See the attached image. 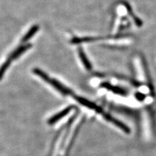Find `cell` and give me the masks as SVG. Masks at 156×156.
Here are the masks:
<instances>
[{
	"label": "cell",
	"mask_w": 156,
	"mask_h": 156,
	"mask_svg": "<svg viewBox=\"0 0 156 156\" xmlns=\"http://www.w3.org/2000/svg\"><path fill=\"white\" fill-rule=\"evenodd\" d=\"M74 98L77 102H79L80 104L87 107V108H89L91 110H94L96 112V113H102V109L101 107L98 106L96 104L93 103V102L88 100L84 98L80 97V96H74Z\"/></svg>",
	"instance_id": "1"
},
{
	"label": "cell",
	"mask_w": 156,
	"mask_h": 156,
	"mask_svg": "<svg viewBox=\"0 0 156 156\" xmlns=\"http://www.w3.org/2000/svg\"><path fill=\"white\" fill-rule=\"evenodd\" d=\"M104 116L107 121H109L110 122L113 123L116 127H118V128H119L120 129L122 130L124 132H125L126 133H129L131 132V130L128 128V127L127 126L126 124H124L123 122H122L121 121L117 120L116 119L113 118V117L111 116L110 115L106 114V113L104 114Z\"/></svg>",
	"instance_id": "2"
},
{
	"label": "cell",
	"mask_w": 156,
	"mask_h": 156,
	"mask_svg": "<svg viewBox=\"0 0 156 156\" xmlns=\"http://www.w3.org/2000/svg\"><path fill=\"white\" fill-rule=\"evenodd\" d=\"M50 83L54 87L55 89L59 91L61 93L65 96H67V95H71L72 92L71 91L70 89H68V88L66 87L65 86L63 85L62 84H61V83L57 81L55 79H51V81L50 82Z\"/></svg>",
	"instance_id": "3"
},
{
	"label": "cell",
	"mask_w": 156,
	"mask_h": 156,
	"mask_svg": "<svg viewBox=\"0 0 156 156\" xmlns=\"http://www.w3.org/2000/svg\"><path fill=\"white\" fill-rule=\"evenodd\" d=\"M72 109V106H69L66 107V108H65L64 110L61 111V112H59V113H58L57 114L51 117V118L48 120V123L50 125L55 124L57 121H58L60 119H61L62 118H63V117H65L66 115L69 113Z\"/></svg>",
	"instance_id": "4"
},
{
	"label": "cell",
	"mask_w": 156,
	"mask_h": 156,
	"mask_svg": "<svg viewBox=\"0 0 156 156\" xmlns=\"http://www.w3.org/2000/svg\"><path fill=\"white\" fill-rule=\"evenodd\" d=\"M100 86L103 88H105V89L109 90L111 92H114L115 94H119L121 96H126L127 95V92L126 90L123 89L122 88H120L119 87H116L112 85L110 83H101V84Z\"/></svg>",
	"instance_id": "5"
},
{
	"label": "cell",
	"mask_w": 156,
	"mask_h": 156,
	"mask_svg": "<svg viewBox=\"0 0 156 156\" xmlns=\"http://www.w3.org/2000/svg\"><path fill=\"white\" fill-rule=\"evenodd\" d=\"M31 46H32V45L30 44H27L20 46L12 53L11 55L9 57V58H11V60L16 59V58H17L19 56H20L22 54H23V53L26 51L29 50V49L30 48Z\"/></svg>",
	"instance_id": "6"
},
{
	"label": "cell",
	"mask_w": 156,
	"mask_h": 156,
	"mask_svg": "<svg viewBox=\"0 0 156 156\" xmlns=\"http://www.w3.org/2000/svg\"><path fill=\"white\" fill-rule=\"evenodd\" d=\"M78 52H79V55L81 58V60L83 62V64L85 66V68L87 70H91L92 69V65L90 64V62L89 60L88 59V58L85 53L83 50L82 48H79V50H78Z\"/></svg>",
	"instance_id": "7"
},
{
	"label": "cell",
	"mask_w": 156,
	"mask_h": 156,
	"mask_svg": "<svg viewBox=\"0 0 156 156\" xmlns=\"http://www.w3.org/2000/svg\"><path fill=\"white\" fill-rule=\"evenodd\" d=\"M38 29H39V26L38 25L33 26L31 28H30V29H29L26 35H24V37H23L22 40V42H26L27 41H29V39L32 38L33 36L38 31Z\"/></svg>",
	"instance_id": "8"
},
{
	"label": "cell",
	"mask_w": 156,
	"mask_h": 156,
	"mask_svg": "<svg viewBox=\"0 0 156 156\" xmlns=\"http://www.w3.org/2000/svg\"><path fill=\"white\" fill-rule=\"evenodd\" d=\"M33 72L34 74L40 77H41L44 81H45L46 82H48V83L50 82V81H51L50 77H49L48 75L47 74H46L44 72H43L42 70H40L39 68H34V69L33 70Z\"/></svg>",
	"instance_id": "9"
},
{
	"label": "cell",
	"mask_w": 156,
	"mask_h": 156,
	"mask_svg": "<svg viewBox=\"0 0 156 156\" xmlns=\"http://www.w3.org/2000/svg\"><path fill=\"white\" fill-rule=\"evenodd\" d=\"M96 38H94L93 37H84V38H74L71 40V43L74 44H80L83 42H92Z\"/></svg>",
	"instance_id": "10"
},
{
	"label": "cell",
	"mask_w": 156,
	"mask_h": 156,
	"mask_svg": "<svg viewBox=\"0 0 156 156\" xmlns=\"http://www.w3.org/2000/svg\"><path fill=\"white\" fill-rule=\"evenodd\" d=\"M11 61H12V60L11 59V58H9L2 65V66L0 67V81L2 80L5 73V72L8 69V68L9 67L10 65H11Z\"/></svg>",
	"instance_id": "11"
},
{
	"label": "cell",
	"mask_w": 156,
	"mask_h": 156,
	"mask_svg": "<svg viewBox=\"0 0 156 156\" xmlns=\"http://www.w3.org/2000/svg\"><path fill=\"white\" fill-rule=\"evenodd\" d=\"M135 98L139 101H143L145 99V95L141 92H136L135 95Z\"/></svg>",
	"instance_id": "12"
}]
</instances>
